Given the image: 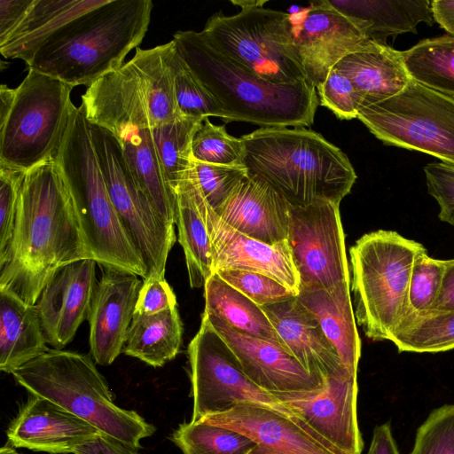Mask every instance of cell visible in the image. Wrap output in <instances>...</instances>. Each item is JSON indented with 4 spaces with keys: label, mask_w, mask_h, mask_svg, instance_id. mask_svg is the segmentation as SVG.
<instances>
[{
    "label": "cell",
    "mask_w": 454,
    "mask_h": 454,
    "mask_svg": "<svg viewBox=\"0 0 454 454\" xmlns=\"http://www.w3.org/2000/svg\"><path fill=\"white\" fill-rule=\"evenodd\" d=\"M91 259L55 160L26 172L9 254L0 266V290L35 305L52 276Z\"/></svg>",
    "instance_id": "obj_1"
},
{
    "label": "cell",
    "mask_w": 454,
    "mask_h": 454,
    "mask_svg": "<svg viewBox=\"0 0 454 454\" xmlns=\"http://www.w3.org/2000/svg\"><path fill=\"white\" fill-rule=\"evenodd\" d=\"M153 6L151 0H105L59 28L27 66L73 88L89 87L121 67L129 51L141 43Z\"/></svg>",
    "instance_id": "obj_2"
},
{
    "label": "cell",
    "mask_w": 454,
    "mask_h": 454,
    "mask_svg": "<svg viewBox=\"0 0 454 454\" xmlns=\"http://www.w3.org/2000/svg\"><path fill=\"white\" fill-rule=\"evenodd\" d=\"M247 175L274 188L292 206L340 205L356 179L348 156L302 127L260 128L241 137Z\"/></svg>",
    "instance_id": "obj_3"
},
{
    "label": "cell",
    "mask_w": 454,
    "mask_h": 454,
    "mask_svg": "<svg viewBox=\"0 0 454 454\" xmlns=\"http://www.w3.org/2000/svg\"><path fill=\"white\" fill-rule=\"evenodd\" d=\"M194 74L221 104L225 122L309 127L319 104L309 81L276 84L255 75L212 46L201 32L177 31L172 39Z\"/></svg>",
    "instance_id": "obj_4"
},
{
    "label": "cell",
    "mask_w": 454,
    "mask_h": 454,
    "mask_svg": "<svg viewBox=\"0 0 454 454\" xmlns=\"http://www.w3.org/2000/svg\"><path fill=\"white\" fill-rule=\"evenodd\" d=\"M69 192L90 254L99 266L145 279V264L110 198L81 106L74 109L55 158Z\"/></svg>",
    "instance_id": "obj_5"
},
{
    "label": "cell",
    "mask_w": 454,
    "mask_h": 454,
    "mask_svg": "<svg viewBox=\"0 0 454 454\" xmlns=\"http://www.w3.org/2000/svg\"><path fill=\"white\" fill-rule=\"evenodd\" d=\"M90 123L117 140L140 189L169 226L176 224V200L158 159L140 79L130 61L90 85L80 106Z\"/></svg>",
    "instance_id": "obj_6"
},
{
    "label": "cell",
    "mask_w": 454,
    "mask_h": 454,
    "mask_svg": "<svg viewBox=\"0 0 454 454\" xmlns=\"http://www.w3.org/2000/svg\"><path fill=\"white\" fill-rule=\"evenodd\" d=\"M12 375L30 394L54 402L136 449L155 432L136 411L114 403L106 380L88 355L50 348Z\"/></svg>",
    "instance_id": "obj_7"
},
{
    "label": "cell",
    "mask_w": 454,
    "mask_h": 454,
    "mask_svg": "<svg viewBox=\"0 0 454 454\" xmlns=\"http://www.w3.org/2000/svg\"><path fill=\"white\" fill-rule=\"evenodd\" d=\"M425 249L394 231L363 235L349 249L355 317L367 338L390 340L407 309L412 266Z\"/></svg>",
    "instance_id": "obj_8"
},
{
    "label": "cell",
    "mask_w": 454,
    "mask_h": 454,
    "mask_svg": "<svg viewBox=\"0 0 454 454\" xmlns=\"http://www.w3.org/2000/svg\"><path fill=\"white\" fill-rule=\"evenodd\" d=\"M231 3L240 12L230 16L214 13L200 31L209 43L272 83L308 81L293 49L288 13L263 7V0Z\"/></svg>",
    "instance_id": "obj_9"
},
{
    "label": "cell",
    "mask_w": 454,
    "mask_h": 454,
    "mask_svg": "<svg viewBox=\"0 0 454 454\" xmlns=\"http://www.w3.org/2000/svg\"><path fill=\"white\" fill-rule=\"evenodd\" d=\"M73 87L28 68L14 89L8 113L0 117V163L27 171L55 160L75 108Z\"/></svg>",
    "instance_id": "obj_10"
},
{
    "label": "cell",
    "mask_w": 454,
    "mask_h": 454,
    "mask_svg": "<svg viewBox=\"0 0 454 454\" xmlns=\"http://www.w3.org/2000/svg\"><path fill=\"white\" fill-rule=\"evenodd\" d=\"M357 119L385 145L454 164V99L412 79L398 95L361 108Z\"/></svg>",
    "instance_id": "obj_11"
},
{
    "label": "cell",
    "mask_w": 454,
    "mask_h": 454,
    "mask_svg": "<svg viewBox=\"0 0 454 454\" xmlns=\"http://www.w3.org/2000/svg\"><path fill=\"white\" fill-rule=\"evenodd\" d=\"M89 126L110 198L145 264L146 278L164 277L167 259L176 239L175 228L163 221L138 186L114 137L98 125L89 122Z\"/></svg>",
    "instance_id": "obj_12"
},
{
    "label": "cell",
    "mask_w": 454,
    "mask_h": 454,
    "mask_svg": "<svg viewBox=\"0 0 454 454\" xmlns=\"http://www.w3.org/2000/svg\"><path fill=\"white\" fill-rule=\"evenodd\" d=\"M188 358L193 400L191 421L224 412L238 403L247 402L276 411L304 428L275 395L263 390L246 375L233 351L204 317L188 346Z\"/></svg>",
    "instance_id": "obj_13"
},
{
    "label": "cell",
    "mask_w": 454,
    "mask_h": 454,
    "mask_svg": "<svg viewBox=\"0 0 454 454\" xmlns=\"http://www.w3.org/2000/svg\"><path fill=\"white\" fill-rule=\"evenodd\" d=\"M339 206L318 200L289 206L287 243L300 278V290L350 282Z\"/></svg>",
    "instance_id": "obj_14"
},
{
    "label": "cell",
    "mask_w": 454,
    "mask_h": 454,
    "mask_svg": "<svg viewBox=\"0 0 454 454\" xmlns=\"http://www.w3.org/2000/svg\"><path fill=\"white\" fill-rule=\"evenodd\" d=\"M357 393V372L341 365L317 390L274 395L326 447L338 454H361Z\"/></svg>",
    "instance_id": "obj_15"
},
{
    "label": "cell",
    "mask_w": 454,
    "mask_h": 454,
    "mask_svg": "<svg viewBox=\"0 0 454 454\" xmlns=\"http://www.w3.org/2000/svg\"><path fill=\"white\" fill-rule=\"evenodd\" d=\"M288 16L294 54L315 88L343 57L370 40L364 23L337 11L327 0Z\"/></svg>",
    "instance_id": "obj_16"
},
{
    "label": "cell",
    "mask_w": 454,
    "mask_h": 454,
    "mask_svg": "<svg viewBox=\"0 0 454 454\" xmlns=\"http://www.w3.org/2000/svg\"><path fill=\"white\" fill-rule=\"evenodd\" d=\"M204 317L237 356L246 375L270 394L310 392L325 382L310 374L281 345L242 334L218 317Z\"/></svg>",
    "instance_id": "obj_17"
},
{
    "label": "cell",
    "mask_w": 454,
    "mask_h": 454,
    "mask_svg": "<svg viewBox=\"0 0 454 454\" xmlns=\"http://www.w3.org/2000/svg\"><path fill=\"white\" fill-rule=\"evenodd\" d=\"M100 267L87 319L91 356L95 363L109 365L123 350L143 281L137 275Z\"/></svg>",
    "instance_id": "obj_18"
},
{
    "label": "cell",
    "mask_w": 454,
    "mask_h": 454,
    "mask_svg": "<svg viewBox=\"0 0 454 454\" xmlns=\"http://www.w3.org/2000/svg\"><path fill=\"white\" fill-rule=\"evenodd\" d=\"M201 208L210 238L213 272L229 269L261 273L299 294L300 278L287 240L269 245L239 232L217 215L203 196Z\"/></svg>",
    "instance_id": "obj_19"
},
{
    "label": "cell",
    "mask_w": 454,
    "mask_h": 454,
    "mask_svg": "<svg viewBox=\"0 0 454 454\" xmlns=\"http://www.w3.org/2000/svg\"><path fill=\"white\" fill-rule=\"evenodd\" d=\"M96 261L82 259L59 270L43 290L35 309L46 343L62 349L87 318L96 281Z\"/></svg>",
    "instance_id": "obj_20"
},
{
    "label": "cell",
    "mask_w": 454,
    "mask_h": 454,
    "mask_svg": "<svg viewBox=\"0 0 454 454\" xmlns=\"http://www.w3.org/2000/svg\"><path fill=\"white\" fill-rule=\"evenodd\" d=\"M101 432L60 405L32 395L7 430L14 448L51 454H67Z\"/></svg>",
    "instance_id": "obj_21"
},
{
    "label": "cell",
    "mask_w": 454,
    "mask_h": 454,
    "mask_svg": "<svg viewBox=\"0 0 454 454\" xmlns=\"http://www.w3.org/2000/svg\"><path fill=\"white\" fill-rule=\"evenodd\" d=\"M200 420L241 433L256 446L250 454H338L296 421L271 409L240 402Z\"/></svg>",
    "instance_id": "obj_22"
},
{
    "label": "cell",
    "mask_w": 454,
    "mask_h": 454,
    "mask_svg": "<svg viewBox=\"0 0 454 454\" xmlns=\"http://www.w3.org/2000/svg\"><path fill=\"white\" fill-rule=\"evenodd\" d=\"M261 308L275 328L283 348L310 374L325 382L344 365L318 320L297 296Z\"/></svg>",
    "instance_id": "obj_23"
},
{
    "label": "cell",
    "mask_w": 454,
    "mask_h": 454,
    "mask_svg": "<svg viewBox=\"0 0 454 454\" xmlns=\"http://www.w3.org/2000/svg\"><path fill=\"white\" fill-rule=\"evenodd\" d=\"M289 206L266 182L247 175L215 213L239 232L276 245L287 239Z\"/></svg>",
    "instance_id": "obj_24"
},
{
    "label": "cell",
    "mask_w": 454,
    "mask_h": 454,
    "mask_svg": "<svg viewBox=\"0 0 454 454\" xmlns=\"http://www.w3.org/2000/svg\"><path fill=\"white\" fill-rule=\"evenodd\" d=\"M333 67L353 83L362 98L361 108L398 95L411 80L403 52L372 40L347 54Z\"/></svg>",
    "instance_id": "obj_25"
},
{
    "label": "cell",
    "mask_w": 454,
    "mask_h": 454,
    "mask_svg": "<svg viewBox=\"0 0 454 454\" xmlns=\"http://www.w3.org/2000/svg\"><path fill=\"white\" fill-rule=\"evenodd\" d=\"M297 297L318 320L337 349L342 364L357 372L361 340L351 302L350 282H341L328 288L300 290Z\"/></svg>",
    "instance_id": "obj_26"
},
{
    "label": "cell",
    "mask_w": 454,
    "mask_h": 454,
    "mask_svg": "<svg viewBox=\"0 0 454 454\" xmlns=\"http://www.w3.org/2000/svg\"><path fill=\"white\" fill-rule=\"evenodd\" d=\"M192 169L184 180L172 188V192L176 200L178 241L184 253L189 283L191 287L199 288L204 286L213 273L212 251L201 208L202 195Z\"/></svg>",
    "instance_id": "obj_27"
},
{
    "label": "cell",
    "mask_w": 454,
    "mask_h": 454,
    "mask_svg": "<svg viewBox=\"0 0 454 454\" xmlns=\"http://www.w3.org/2000/svg\"><path fill=\"white\" fill-rule=\"evenodd\" d=\"M43 329L35 309L0 290V369L12 373L46 353Z\"/></svg>",
    "instance_id": "obj_28"
},
{
    "label": "cell",
    "mask_w": 454,
    "mask_h": 454,
    "mask_svg": "<svg viewBox=\"0 0 454 454\" xmlns=\"http://www.w3.org/2000/svg\"><path fill=\"white\" fill-rule=\"evenodd\" d=\"M105 0H34L23 20L0 43L6 59L30 60L39 46L59 28Z\"/></svg>",
    "instance_id": "obj_29"
},
{
    "label": "cell",
    "mask_w": 454,
    "mask_h": 454,
    "mask_svg": "<svg viewBox=\"0 0 454 454\" xmlns=\"http://www.w3.org/2000/svg\"><path fill=\"white\" fill-rule=\"evenodd\" d=\"M341 13L364 23L370 40L386 43L388 36L416 32L417 26L434 22L431 2L426 0H327Z\"/></svg>",
    "instance_id": "obj_30"
},
{
    "label": "cell",
    "mask_w": 454,
    "mask_h": 454,
    "mask_svg": "<svg viewBox=\"0 0 454 454\" xmlns=\"http://www.w3.org/2000/svg\"><path fill=\"white\" fill-rule=\"evenodd\" d=\"M174 42L150 49L137 48L129 60L142 84L152 128L183 116L178 109L169 54Z\"/></svg>",
    "instance_id": "obj_31"
},
{
    "label": "cell",
    "mask_w": 454,
    "mask_h": 454,
    "mask_svg": "<svg viewBox=\"0 0 454 454\" xmlns=\"http://www.w3.org/2000/svg\"><path fill=\"white\" fill-rule=\"evenodd\" d=\"M182 336L177 308L154 315L135 313L122 351L153 367H161L178 354Z\"/></svg>",
    "instance_id": "obj_32"
},
{
    "label": "cell",
    "mask_w": 454,
    "mask_h": 454,
    "mask_svg": "<svg viewBox=\"0 0 454 454\" xmlns=\"http://www.w3.org/2000/svg\"><path fill=\"white\" fill-rule=\"evenodd\" d=\"M205 313L215 315L237 332L278 343L281 340L262 309L213 272L204 285ZM283 347V346H282Z\"/></svg>",
    "instance_id": "obj_33"
},
{
    "label": "cell",
    "mask_w": 454,
    "mask_h": 454,
    "mask_svg": "<svg viewBox=\"0 0 454 454\" xmlns=\"http://www.w3.org/2000/svg\"><path fill=\"white\" fill-rule=\"evenodd\" d=\"M402 52L413 81L454 99V35L425 39Z\"/></svg>",
    "instance_id": "obj_34"
},
{
    "label": "cell",
    "mask_w": 454,
    "mask_h": 454,
    "mask_svg": "<svg viewBox=\"0 0 454 454\" xmlns=\"http://www.w3.org/2000/svg\"><path fill=\"white\" fill-rule=\"evenodd\" d=\"M204 119L183 115L171 122L153 128L162 175L171 190L188 176L194 165L192 139Z\"/></svg>",
    "instance_id": "obj_35"
},
{
    "label": "cell",
    "mask_w": 454,
    "mask_h": 454,
    "mask_svg": "<svg viewBox=\"0 0 454 454\" xmlns=\"http://www.w3.org/2000/svg\"><path fill=\"white\" fill-rule=\"evenodd\" d=\"M391 341L399 352L437 353L454 348V310H427L406 319Z\"/></svg>",
    "instance_id": "obj_36"
},
{
    "label": "cell",
    "mask_w": 454,
    "mask_h": 454,
    "mask_svg": "<svg viewBox=\"0 0 454 454\" xmlns=\"http://www.w3.org/2000/svg\"><path fill=\"white\" fill-rule=\"evenodd\" d=\"M171 440L184 454H250L256 446L241 433L203 420L181 424Z\"/></svg>",
    "instance_id": "obj_37"
},
{
    "label": "cell",
    "mask_w": 454,
    "mask_h": 454,
    "mask_svg": "<svg viewBox=\"0 0 454 454\" xmlns=\"http://www.w3.org/2000/svg\"><path fill=\"white\" fill-rule=\"evenodd\" d=\"M169 65L182 115L200 118L215 116L226 120L223 106L194 74L177 51L175 43L169 54Z\"/></svg>",
    "instance_id": "obj_38"
},
{
    "label": "cell",
    "mask_w": 454,
    "mask_h": 454,
    "mask_svg": "<svg viewBox=\"0 0 454 454\" xmlns=\"http://www.w3.org/2000/svg\"><path fill=\"white\" fill-rule=\"evenodd\" d=\"M195 161L227 166H244V143L229 135L223 125H215L205 118L194 134L192 144Z\"/></svg>",
    "instance_id": "obj_39"
},
{
    "label": "cell",
    "mask_w": 454,
    "mask_h": 454,
    "mask_svg": "<svg viewBox=\"0 0 454 454\" xmlns=\"http://www.w3.org/2000/svg\"><path fill=\"white\" fill-rule=\"evenodd\" d=\"M446 262L447 260L429 256L426 248L417 255L410 277L407 309L403 323L411 316L431 309L440 292Z\"/></svg>",
    "instance_id": "obj_40"
},
{
    "label": "cell",
    "mask_w": 454,
    "mask_h": 454,
    "mask_svg": "<svg viewBox=\"0 0 454 454\" xmlns=\"http://www.w3.org/2000/svg\"><path fill=\"white\" fill-rule=\"evenodd\" d=\"M192 175L203 198L217 212L247 176L245 166H227L194 160Z\"/></svg>",
    "instance_id": "obj_41"
},
{
    "label": "cell",
    "mask_w": 454,
    "mask_h": 454,
    "mask_svg": "<svg viewBox=\"0 0 454 454\" xmlns=\"http://www.w3.org/2000/svg\"><path fill=\"white\" fill-rule=\"evenodd\" d=\"M215 272L260 307L281 302L298 295L274 278L261 273L229 269L217 270Z\"/></svg>",
    "instance_id": "obj_42"
},
{
    "label": "cell",
    "mask_w": 454,
    "mask_h": 454,
    "mask_svg": "<svg viewBox=\"0 0 454 454\" xmlns=\"http://www.w3.org/2000/svg\"><path fill=\"white\" fill-rule=\"evenodd\" d=\"M410 454H454V404L434 410L419 427Z\"/></svg>",
    "instance_id": "obj_43"
},
{
    "label": "cell",
    "mask_w": 454,
    "mask_h": 454,
    "mask_svg": "<svg viewBox=\"0 0 454 454\" xmlns=\"http://www.w3.org/2000/svg\"><path fill=\"white\" fill-rule=\"evenodd\" d=\"M26 172L0 163V266L10 252Z\"/></svg>",
    "instance_id": "obj_44"
},
{
    "label": "cell",
    "mask_w": 454,
    "mask_h": 454,
    "mask_svg": "<svg viewBox=\"0 0 454 454\" xmlns=\"http://www.w3.org/2000/svg\"><path fill=\"white\" fill-rule=\"evenodd\" d=\"M319 104L331 110L340 120L357 118L362 98L350 80L333 67L317 88Z\"/></svg>",
    "instance_id": "obj_45"
},
{
    "label": "cell",
    "mask_w": 454,
    "mask_h": 454,
    "mask_svg": "<svg viewBox=\"0 0 454 454\" xmlns=\"http://www.w3.org/2000/svg\"><path fill=\"white\" fill-rule=\"evenodd\" d=\"M424 173L427 192L439 205V219L454 226V164L432 162Z\"/></svg>",
    "instance_id": "obj_46"
},
{
    "label": "cell",
    "mask_w": 454,
    "mask_h": 454,
    "mask_svg": "<svg viewBox=\"0 0 454 454\" xmlns=\"http://www.w3.org/2000/svg\"><path fill=\"white\" fill-rule=\"evenodd\" d=\"M177 308L176 294L165 277L151 276L143 279L135 313L154 315Z\"/></svg>",
    "instance_id": "obj_47"
},
{
    "label": "cell",
    "mask_w": 454,
    "mask_h": 454,
    "mask_svg": "<svg viewBox=\"0 0 454 454\" xmlns=\"http://www.w3.org/2000/svg\"><path fill=\"white\" fill-rule=\"evenodd\" d=\"M34 0H0V43L23 20Z\"/></svg>",
    "instance_id": "obj_48"
},
{
    "label": "cell",
    "mask_w": 454,
    "mask_h": 454,
    "mask_svg": "<svg viewBox=\"0 0 454 454\" xmlns=\"http://www.w3.org/2000/svg\"><path fill=\"white\" fill-rule=\"evenodd\" d=\"M74 454H139L137 449L113 436L100 433L79 446Z\"/></svg>",
    "instance_id": "obj_49"
},
{
    "label": "cell",
    "mask_w": 454,
    "mask_h": 454,
    "mask_svg": "<svg viewBox=\"0 0 454 454\" xmlns=\"http://www.w3.org/2000/svg\"><path fill=\"white\" fill-rule=\"evenodd\" d=\"M429 310H454V259L447 260L440 292Z\"/></svg>",
    "instance_id": "obj_50"
},
{
    "label": "cell",
    "mask_w": 454,
    "mask_h": 454,
    "mask_svg": "<svg viewBox=\"0 0 454 454\" xmlns=\"http://www.w3.org/2000/svg\"><path fill=\"white\" fill-rule=\"evenodd\" d=\"M366 454H399L388 423L377 426Z\"/></svg>",
    "instance_id": "obj_51"
},
{
    "label": "cell",
    "mask_w": 454,
    "mask_h": 454,
    "mask_svg": "<svg viewBox=\"0 0 454 454\" xmlns=\"http://www.w3.org/2000/svg\"><path fill=\"white\" fill-rule=\"evenodd\" d=\"M430 5L434 20L454 35V0H433Z\"/></svg>",
    "instance_id": "obj_52"
},
{
    "label": "cell",
    "mask_w": 454,
    "mask_h": 454,
    "mask_svg": "<svg viewBox=\"0 0 454 454\" xmlns=\"http://www.w3.org/2000/svg\"><path fill=\"white\" fill-rule=\"evenodd\" d=\"M1 454H19V453L14 451L12 448H3Z\"/></svg>",
    "instance_id": "obj_53"
}]
</instances>
